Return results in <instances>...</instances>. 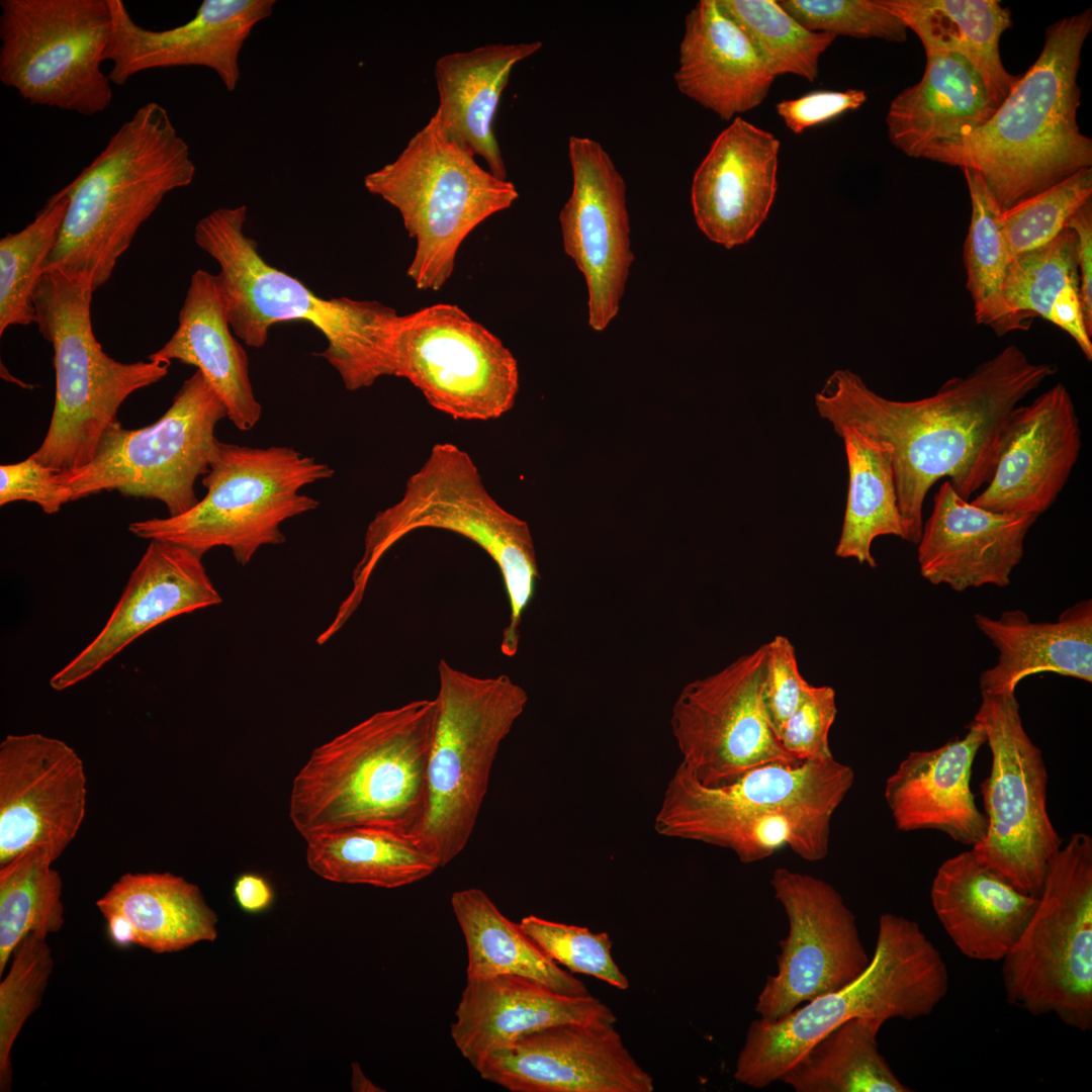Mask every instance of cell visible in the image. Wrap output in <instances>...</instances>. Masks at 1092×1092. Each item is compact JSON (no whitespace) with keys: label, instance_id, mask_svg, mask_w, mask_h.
<instances>
[{"label":"cell","instance_id":"cell-42","mask_svg":"<svg viewBox=\"0 0 1092 1092\" xmlns=\"http://www.w3.org/2000/svg\"><path fill=\"white\" fill-rule=\"evenodd\" d=\"M57 858L31 846L0 864V975L14 949L30 933L48 936L64 924L63 882Z\"/></svg>","mask_w":1092,"mask_h":1092},{"label":"cell","instance_id":"cell-30","mask_svg":"<svg viewBox=\"0 0 1092 1092\" xmlns=\"http://www.w3.org/2000/svg\"><path fill=\"white\" fill-rule=\"evenodd\" d=\"M933 911L958 949L977 961H1002L1037 904L971 849L944 860L932 880Z\"/></svg>","mask_w":1092,"mask_h":1092},{"label":"cell","instance_id":"cell-31","mask_svg":"<svg viewBox=\"0 0 1092 1092\" xmlns=\"http://www.w3.org/2000/svg\"><path fill=\"white\" fill-rule=\"evenodd\" d=\"M674 81L681 94L731 120L759 106L775 77L717 0H700L685 19Z\"/></svg>","mask_w":1092,"mask_h":1092},{"label":"cell","instance_id":"cell-57","mask_svg":"<svg viewBox=\"0 0 1092 1092\" xmlns=\"http://www.w3.org/2000/svg\"><path fill=\"white\" fill-rule=\"evenodd\" d=\"M233 895L238 906L249 914H259L268 910L275 898L269 881L254 873H245L236 879Z\"/></svg>","mask_w":1092,"mask_h":1092},{"label":"cell","instance_id":"cell-43","mask_svg":"<svg viewBox=\"0 0 1092 1092\" xmlns=\"http://www.w3.org/2000/svg\"><path fill=\"white\" fill-rule=\"evenodd\" d=\"M972 214L964 246L966 287L975 321L999 337L1012 332L1003 288L1012 260L1000 225L1002 210L978 171L963 168Z\"/></svg>","mask_w":1092,"mask_h":1092},{"label":"cell","instance_id":"cell-1","mask_svg":"<svg viewBox=\"0 0 1092 1092\" xmlns=\"http://www.w3.org/2000/svg\"><path fill=\"white\" fill-rule=\"evenodd\" d=\"M1057 371L1009 345L934 394L901 401L876 393L850 370H836L815 406L834 432L851 428L890 448L903 540L917 544L933 484L947 477L967 500L986 485L1010 414Z\"/></svg>","mask_w":1092,"mask_h":1092},{"label":"cell","instance_id":"cell-47","mask_svg":"<svg viewBox=\"0 0 1092 1092\" xmlns=\"http://www.w3.org/2000/svg\"><path fill=\"white\" fill-rule=\"evenodd\" d=\"M43 934L25 936L14 949L11 966L0 983V1090L12 1085L11 1051L27 1018L37 1009L54 969Z\"/></svg>","mask_w":1092,"mask_h":1092},{"label":"cell","instance_id":"cell-38","mask_svg":"<svg viewBox=\"0 0 1092 1092\" xmlns=\"http://www.w3.org/2000/svg\"><path fill=\"white\" fill-rule=\"evenodd\" d=\"M451 906L465 939L467 981L516 975L562 995H590L580 980L558 967L481 889L455 891Z\"/></svg>","mask_w":1092,"mask_h":1092},{"label":"cell","instance_id":"cell-5","mask_svg":"<svg viewBox=\"0 0 1092 1092\" xmlns=\"http://www.w3.org/2000/svg\"><path fill=\"white\" fill-rule=\"evenodd\" d=\"M436 701L376 712L314 748L295 776L289 817L305 839L352 827L411 835L425 805Z\"/></svg>","mask_w":1092,"mask_h":1092},{"label":"cell","instance_id":"cell-8","mask_svg":"<svg viewBox=\"0 0 1092 1092\" xmlns=\"http://www.w3.org/2000/svg\"><path fill=\"white\" fill-rule=\"evenodd\" d=\"M947 991L945 962L919 924L884 913L879 919L870 964L854 981L782 1018H758L749 1024L734 1079L752 1088H765L779 1081L814 1042L843 1022L863 1017L883 1025L892 1018L927 1016Z\"/></svg>","mask_w":1092,"mask_h":1092},{"label":"cell","instance_id":"cell-16","mask_svg":"<svg viewBox=\"0 0 1092 1092\" xmlns=\"http://www.w3.org/2000/svg\"><path fill=\"white\" fill-rule=\"evenodd\" d=\"M981 696L974 720L985 731L992 762L981 784L987 830L972 850L1018 890L1037 896L1062 846L1048 813L1044 761L1024 729L1015 693Z\"/></svg>","mask_w":1092,"mask_h":1092},{"label":"cell","instance_id":"cell-48","mask_svg":"<svg viewBox=\"0 0 1092 1092\" xmlns=\"http://www.w3.org/2000/svg\"><path fill=\"white\" fill-rule=\"evenodd\" d=\"M1092 197V168L1079 170L1000 215L1011 258L1044 246Z\"/></svg>","mask_w":1092,"mask_h":1092},{"label":"cell","instance_id":"cell-26","mask_svg":"<svg viewBox=\"0 0 1092 1092\" xmlns=\"http://www.w3.org/2000/svg\"><path fill=\"white\" fill-rule=\"evenodd\" d=\"M781 142L736 116L697 168L691 202L699 229L731 249L748 243L775 200Z\"/></svg>","mask_w":1092,"mask_h":1092},{"label":"cell","instance_id":"cell-24","mask_svg":"<svg viewBox=\"0 0 1092 1092\" xmlns=\"http://www.w3.org/2000/svg\"><path fill=\"white\" fill-rule=\"evenodd\" d=\"M111 28L104 61L111 83L124 85L138 73L173 67H205L229 92L240 78V55L253 28L270 17L275 0H203L186 23L153 30L140 26L121 0H108Z\"/></svg>","mask_w":1092,"mask_h":1092},{"label":"cell","instance_id":"cell-55","mask_svg":"<svg viewBox=\"0 0 1092 1092\" xmlns=\"http://www.w3.org/2000/svg\"><path fill=\"white\" fill-rule=\"evenodd\" d=\"M1046 321L1068 333L1090 362L1092 360V341L1082 310L1080 299V279L1069 281L1056 296Z\"/></svg>","mask_w":1092,"mask_h":1092},{"label":"cell","instance_id":"cell-27","mask_svg":"<svg viewBox=\"0 0 1092 1092\" xmlns=\"http://www.w3.org/2000/svg\"><path fill=\"white\" fill-rule=\"evenodd\" d=\"M1037 519L977 507L944 480L934 494L931 514L917 543L921 576L956 592L1007 586L1024 555L1025 537Z\"/></svg>","mask_w":1092,"mask_h":1092},{"label":"cell","instance_id":"cell-40","mask_svg":"<svg viewBox=\"0 0 1092 1092\" xmlns=\"http://www.w3.org/2000/svg\"><path fill=\"white\" fill-rule=\"evenodd\" d=\"M835 433L843 440L848 467L847 502L835 554L874 568L873 541L880 536L903 539L890 448L851 428Z\"/></svg>","mask_w":1092,"mask_h":1092},{"label":"cell","instance_id":"cell-18","mask_svg":"<svg viewBox=\"0 0 1092 1092\" xmlns=\"http://www.w3.org/2000/svg\"><path fill=\"white\" fill-rule=\"evenodd\" d=\"M766 664L764 644L678 694L670 728L680 763L701 785L726 786L765 764L802 762L767 721L761 699Z\"/></svg>","mask_w":1092,"mask_h":1092},{"label":"cell","instance_id":"cell-51","mask_svg":"<svg viewBox=\"0 0 1092 1092\" xmlns=\"http://www.w3.org/2000/svg\"><path fill=\"white\" fill-rule=\"evenodd\" d=\"M836 715L834 689L809 684L779 739L785 749L801 761L833 758L829 731Z\"/></svg>","mask_w":1092,"mask_h":1092},{"label":"cell","instance_id":"cell-15","mask_svg":"<svg viewBox=\"0 0 1092 1092\" xmlns=\"http://www.w3.org/2000/svg\"><path fill=\"white\" fill-rule=\"evenodd\" d=\"M0 81L31 105L92 116L112 101L101 64L108 0H1Z\"/></svg>","mask_w":1092,"mask_h":1092},{"label":"cell","instance_id":"cell-12","mask_svg":"<svg viewBox=\"0 0 1092 1092\" xmlns=\"http://www.w3.org/2000/svg\"><path fill=\"white\" fill-rule=\"evenodd\" d=\"M334 469L287 446L257 448L218 441L202 476L203 498L178 516L130 523L146 540L170 542L205 554L229 548L248 564L265 545L285 542L283 522L315 510L320 502L300 493L308 484L331 478Z\"/></svg>","mask_w":1092,"mask_h":1092},{"label":"cell","instance_id":"cell-34","mask_svg":"<svg viewBox=\"0 0 1092 1092\" xmlns=\"http://www.w3.org/2000/svg\"><path fill=\"white\" fill-rule=\"evenodd\" d=\"M974 620L998 650L997 662L980 675L981 693H1015L1022 679L1041 672L1092 681V600L1069 607L1057 622H1032L1020 610Z\"/></svg>","mask_w":1092,"mask_h":1092},{"label":"cell","instance_id":"cell-9","mask_svg":"<svg viewBox=\"0 0 1092 1092\" xmlns=\"http://www.w3.org/2000/svg\"><path fill=\"white\" fill-rule=\"evenodd\" d=\"M94 291L89 278L52 269L32 294L34 323L53 347L56 394L48 432L31 456L59 472L89 463L125 399L160 381L170 367L106 354L92 328Z\"/></svg>","mask_w":1092,"mask_h":1092},{"label":"cell","instance_id":"cell-37","mask_svg":"<svg viewBox=\"0 0 1092 1092\" xmlns=\"http://www.w3.org/2000/svg\"><path fill=\"white\" fill-rule=\"evenodd\" d=\"M134 927L138 945L156 953L183 950L217 937V916L200 889L171 873H127L96 902Z\"/></svg>","mask_w":1092,"mask_h":1092},{"label":"cell","instance_id":"cell-21","mask_svg":"<svg viewBox=\"0 0 1092 1092\" xmlns=\"http://www.w3.org/2000/svg\"><path fill=\"white\" fill-rule=\"evenodd\" d=\"M572 191L559 213L565 253L584 276L588 325L604 331L619 311L634 256L626 184L603 146L568 140Z\"/></svg>","mask_w":1092,"mask_h":1092},{"label":"cell","instance_id":"cell-20","mask_svg":"<svg viewBox=\"0 0 1092 1092\" xmlns=\"http://www.w3.org/2000/svg\"><path fill=\"white\" fill-rule=\"evenodd\" d=\"M82 758L65 741L10 734L0 744V864L34 846L58 859L86 814Z\"/></svg>","mask_w":1092,"mask_h":1092},{"label":"cell","instance_id":"cell-28","mask_svg":"<svg viewBox=\"0 0 1092 1092\" xmlns=\"http://www.w3.org/2000/svg\"><path fill=\"white\" fill-rule=\"evenodd\" d=\"M987 741L975 720L963 737L911 751L887 779L884 797L898 830L933 829L964 845L979 844L987 818L971 790L975 757Z\"/></svg>","mask_w":1092,"mask_h":1092},{"label":"cell","instance_id":"cell-14","mask_svg":"<svg viewBox=\"0 0 1092 1092\" xmlns=\"http://www.w3.org/2000/svg\"><path fill=\"white\" fill-rule=\"evenodd\" d=\"M226 408L196 370L175 394L170 407L150 426L126 429L118 419L103 434L92 460L59 472L73 500L101 491L157 499L169 516L198 502L195 482L209 471L218 441L215 428Z\"/></svg>","mask_w":1092,"mask_h":1092},{"label":"cell","instance_id":"cell-39","mask_svg":"<svg viewBox=\"0 0 1092 1092\" xmlns=\"http://www.w3.org/2000/svg\"><path fill=\"white\" fill-rule=\"evenodd\" d=\"M305 841L308 868L334 883L394 889L439 868L412 835L386 828H345Z\"/></svg>","mask_w":1092,"mask_h":1092},{"label":"cell","instance_id":"cell-6","mask_svg":"<svg viewBox=\"0 0 1092 1092\" xmlns=\"http://www.w3.org/2000/svg\"><path fill=\"white\" fill-rule=\"evenodd\" d=\"M189 146L167 109L150 101L110 136L64 188L68 207L43 268L106 283L142 224L171 191L193 181Z\"/></svg>","mask_w":1092,"mask_h":1092},{"label":"cell","instance_id":"cell-52","mask_svg":"<svg viewBox=\"0 0 1092 1092\" xmlns=\"http://www.w3.org/2000/svg\"><path fill=\"white\" fill-rule=\"evenodd\" d=\"M766 645L767 664L761 699L767 721L779 738L809 682L800 673L795 647L789 638L778 635Z\"/></svg>","mask_w":1092,"mask_h":1092},{"label":"cell","instance_id":"cell-23","mask_svg":"<svg viewBox=\"0 0 1092 1092\" xmlns=\"http://www.w3.org/2000/svg\"><path fill=\"white\" fill-rule=\"evenodd\" d=\"M1081 428L1062 382L1016 406L1003 429L995 468L972 500L988 511L1039 517L1057 500L1078 461Z\"/></svg>","mask_w":1092,"mask_h":1092},{"label":"cell","instance_id":"cell-54","mask_svg":"<svg viewBox=\"0 0 1092 1092\" xmlns=\"http://www.w3.org/2000/svg\"><path fill=\"white\" fill-rule=\"evenodd\" d=\"M867 98L866 92L859 89L815 90L794 99L780 101L776 105V111L792 132L800 134L808 128L858 109Z\"/></svg>","mask_w":1092,"mask_h":1092},{"label":"cell","instance_id":"cell-17","mask_svg":"<svg viewBox=\"0 0 1092 1092\" xmlns=\"http://www.w3.org/2000/svg\"><path fill=\"white\" fill-rule=\"evenodd\" d=\"M392 375L408 380L434 408L457 420L507 414L519 391L518 363L504 343L455 304L401 315Z\"/></svg>","mask_w":1092,"mask_h":1092},{"label":"cell","instance_id":"cell-50","mask_svg":"<svg viewBox=\"0 0 1092 1092\" xmlns=\"http://www.w3.org/2000/svg\"><path fill=\"white\" fill-rule=\"evenodd\" d=\"M802 26L815 32L903 42L907 27L877 0H780Z\"/></svg>","mask_w":1092,"mask_h":1092},{"label":"cell","instance_id":"cell-11","mask_svg":"<svg viewBox=\"0 0 1092 1092\" xmlns=\"http://www.w3.org/2000/svg\"><path fill=\"white\" fill-rule=\"evenodd\" d=\"M474 157L445 132L434 113L394 161L364 177L367 191L395 207L416 240L406 275L420 290H440L468 235L519 197L512 182L480 167Z\"/></svg>","mask_w":1092,"mask_h":1092},{"label":"cell","instance_id":"cell-7","mask_svg":"<svg viewBox=\"0 0 1092 1092\" xmlns=\"http://www.w3.org/2000/svg\"><path fill=\"white\" fill-rule=\"evenodd\" d=\"M425 528L459 534L494 561L510 607L500 651L508 657L516 655L522 619L540 578L534 541L528 524L491 496L470 455L452 443L435 444L406 480L399 500L371 520L363 554L353 570V587L341 610L353 614L383 555L407 534Z\"/></svg>","mask_w":1092,"mask_h":1092},{"label":"cell","instance_id":"cell-2","mask_svg":"<svg viewBox=\"0 0 1092 1092\" xmlns=\"http://www.w3.org/2000/svg\"><path fill=\"white\" fill-rule=\"evenodd\" d=\"M1091 30L1090 8L1046 27L1038 58L989 120L924 159L978 171L1002 212L1092 168V140L1077 122V78Z\"/></svg>","mask_w":1092,"mask_h":1092},{"label":"cell","instance_id":"cell-29","mask_svg":"<svg viewBox=\"0 0 1092 1092\" xmlns=\"http://www.w3.org/2000/svg\"><path fill=\"white\" fill-rule=\"evenodd\" d=\"M615 1023L614 1012L600 999L572 997L516 975L467 981L451 1024L452 1039L474 1067L487 1054L519 1037L557 1024Z\"/></svg>","mask_w":1092,"mask_h":1092},{"label":"cell","instance_id":"cell-22","mask_svg":"<svg viewBox=\"0 0 1092 1092\" xmlns=\"http://www.w3.org/2000/svg\"><path fill=\"white\" fill-rule=\"evenodd\" d=\"M480 1077L512 1092H652L614 1023L569 1022L519 1037L483 1057Z\"/></svg>","mask_w":1092,"mask_h":1092},{"label":"cell","instance_id":"cell-3","mask_svg":"<svg viewBox=\"0 0 1092 1092\" xmlns=\"http://www.w3.org/2000/svg\"><path fill=\"white\" fill-rule=\"evenodd\" d=\"M854 783L834 757L754 768L732 784L701 785L679 763L655 815L657 833L733 851L743 863L783 847L807 861L829 852L832 816Z\"/></svg>","mask_w":1092,"mask_h":1092},{"label":"cell","instance_id":"cell-49","mask_svg":"<svg viewBox=\"0 0 1092 1092\" xmlns=\"http://www.w3.org/2000/svg\"><path fill=\"white\" fill-rule=\"evenodd\" d=\"M551 960L570 972L600 979L620 990L629 988V980L615 963L612 940L607 932L528 915L518 923Z\"/></svg>","mask_w":1092,"mask_h":1092},{"label":"cell","instance_id":"cell-25","mask_svg":"<svg viewBox=\"0 0 1092 1092\" xmlns=\"http://www.w3.org/2000/svg\"><path fill=\"white\" fill-rule=\"evenodd\" d=\"M202 557L183 546L151 540L101 631L51 677V688L59 692L72 688L154 627L220 604Z\"/></svg>","mask_w":1092,"mask_h":1092},{"label":"cell","instance_id":"cell-56","mask_svg":"<svg viewBox=\"0 0 1092 1092\" xmlns=\"http://www.w3.org/2000/svg\"><path fill=\"white\" fill-rule=\"evenodd\" d=\"M1075 233L1080 277V299L1089 334L1092 336V204L1083 205L1067 222Z\"/></svg>","mask_w":1092,"mask_h":1092},{"label":"cell","instance_id":"cell-58","mask_svg":"<svg viewBox=\"0 0 1092 1092\" xmlns=\"http://www.w3.org/2000/svg\"><path fill=\"white\" fill-rule=\"evenodd\" d=\"M106 921L109 940L117 947L126 948L138 944V935L132 924L120 913L107 911L101 913Z\"/></svg>","mask_w":1092,"mask_h":1092},{"label":"cell","instance_id":"cell-33","mask_svg":"<svg viewBox=\"0 0 1092 1092\" xmlns=\"http://www.w3.org/2000/svg\"><path fill=\"white\" fill-rule=\"evenodd\" d=\"M980 73L957 54L926 57L921 79L890 103V142L911 158L969 135L995 112Z\"/></svg>","mask_w":1092,"mask_h":1092},{"label":"cell","instance_id":"cell-36","mask_svg":"<svg viewBox=\"0 0 1092 1092\" xmlns=\"http://www.w3.org/2000/svg\"><path fill=\"white\" fill-rule=\"evenodd\" d=\"M919 37L926 57L957 54L980 73L995 109L1018 76L1007 72L999 43L1012 26L998 0H877Z\"/></svg>","mask_w":1092,"mask_h":1092},{"label":"cell","instance_id":"cell-44","mask_svg":"<svg viewBox=\"0 0 1092 1092\" xmlns=\"http://www.w3.org/2000/svg\"><path fill=\"white\" fill-rule=\"evenodd\" d=\"M723 13L749 39L776 78L793 74L813 82L819 60L836 36L806 29L775 0H717Z\"/></svg>","mask_w":1092,"mask_h":1092},{"label":"cell","instance_id":"cell-19","mask_svg":"<svg viewBox=\"0 0 1092 1092\" xmlns=\"http://www.w3.org/2000/svg\"><path fill=\"white\" fill-rule=\"evenodd\" d=\"M770 885L789 922L780 941L777 973L768 976L754 1010L777 1020L819 996L837 991L867 969L871 958L855 916L826 881L777 868Z\"/></svg>","mask_w":1092,"mask_h":1092},{"label":"cell","instance_id":"cell-13","mask_svg":"<svg viewBox=\"0 0 1092 1092\" xmlns=\"http://www.w3.org/2000/svg\"><path fill=\"white\" fill-rule=\"evenodd\" d=\"M1007 1001L1092 1027V839L1074 833L1050 860L1036 907L1002 960Z\"/></svg>","mask_w":1092,"mask_h":1092},{"label":"cell","instance_id":"cell-35","mask_svg":"<svg viewBox=\"0 0 1092 1092\" xmlns=\"http://www.w3.org/2000/svg\"><path fill=\"white\" fill-rule=\"evenodd\" d=\"M541 41L490 43L440 57L434 68L439 94L435 114L445 132L507 179L494 134V117L514 66L531 57Z\"/></svg>","mask_w":1092,"mask_h":1092},{"label":"cell","instance_id":"cell-59","mask_svg":"<svg viewBox=\"0 0 1092 1092\" xmlns=\"http://www.w3.org/2000/svg\"><path fill=\"white\" fill-rule=\"evenodd\" d=\"M352 1080V1087L356 1091H380L377 1086L363 1075L357 1064L353 1065Z\"/></svg>","mask_w":1092,"mask_h":1092},{"label":"cell","instance_id":"cell-32","mask_svg":"<svg viewBox=\"0 0 1092 1092\" xmlns=\"http://www.w3.org/2000/svg\"><path fill=\"white\" fill-rule=\"evenodd\" d=\"M148 360L169 365L176 360L197 367L239 430L250 431L260 421L262 406L252 388L249 359L232 334L217 275L202 269L192 274L177 330Z\"/></svg>","mask_w":1092,"mask_h":1092},{"label":"cell","instance_id":"cell-53","mask_svg":"<svg viewBox=\"0 0 1092 1092\" xmlns=\"http://www.w3.org/2000/svg\"><path fill=\"white\" fill-rule=\"evenodd\" d=\"M24 500L53 515L72 502L70 489L59 479V471L31 455L17 463L0 466V506Z\"/></svg>","mask_w":1092,"mask_h":1092},{"label":"cell","instance_id":"cell-41","mask_svg":"<svg viewBox=\"0 0 1092 1092\" xmlns=\"http://www.w3.org/2000/svg\"><path fill=\"white\" fill-rule=\"evenodd\" d=\"M882 1024L849 1019L822 1036L779 1081L796 1092H909L879 1051Z\"/></svg>","mask_w":1092,"mask_h":1092},{"label":"cell","instance_id":"cell-4","mask_svg":"<svg viewBox=\"0 0 1092 1092\" xmlns=\"http://www.w3.org/2000/svg\"><path fill=\"white\" fill-rule=\"evenodd\" d=\"M247 207H219L195 226L197 246L219 266L230 327L252 348L263 347L269 329L305 322L327 340L320 354L339 373L346 389L371 386L392 375L395 338L401 315L378 301L323 298L299 279L267 263L247 237Z\"/></svg>","mask_w":1092,"mask_h":1092},{"label":"cell","instance_id":"cell-10","mask_svg":"<svg viewBox=\"0 0 1092 1092\" xmlns=\"http://www.w3.org/2000/svg\"><path fill=\"white\" fill-rule=\"evenodd\" d=\"M438 673L425 805L411 835L441 868L467 845L500 744L529 697L507 674L479 677L445 659Z\"/></svg>","mask_w":1092,"mask_h":1092},{"label":"cell","instance_id":"cell-45","mask_svg":"<svg viewBox=\"0 0 1092 1092\" xmlns=\"http://www.w3.org/2000/svg\"><path fill=\"white\" fill-rule=\"evenodd\" d=\"M68 202L62 188L30 223L0 240V336L9 327L35 322L32 294L59 238Z\"/></svg>","mask_w":1092,"mask_h":1092},{"label":"cell","instance_id":"cell-46","mask_svg":"<svg viewBox=\"0 0 1092 1092\" xmlns=\"http://www.w3.org/2000/svg\"><path fill=\"white\" fill-rule=\"evenodd\" d=\"M1075 233L1066 228L1053 241L1012 258L1003 298L1011 331L1026 330L1032 320L1048 318L1066 284L1079 277Z\"/></svg>","mask_w":1092,"mask_h":1092}]
</instances>
